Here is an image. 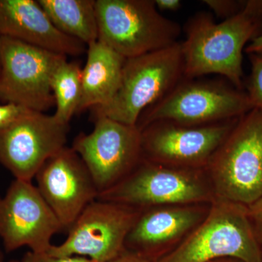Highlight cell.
Masks as SVG:
<instances>
[{"mask_svg": "<svg viewBox=\"0 0 262 262\" xmlns=\"http://www.w3.org/2000/svg\"><path fill=\"white\" fill-rule=\"evenodd\" d=\"M9 262H20V261H18V260H13V261H10Z\"/></svg>", "mask_w": 262, "mask_h": 262, "instance_id": "obj_30", "label": "cell"}, {"mask_svg": "<svg viewBox=\"0 0 262 262\" xmlns=\"http://www.w3.org/2000/svg\"><path fill=\"white\" fill-rule=\"evenodd\" d=\"M184 78L180 42L170 47L127 58L120 88L105 106L91 108L93 119L106 117L136 125L141 114L160 101Z\"/></svg>", "mask_w": 262, "mask_h": 262, "instance_id": "obj_4", "label": "cell"}, {"mask_svg": "<svg viewBox=\"0 0 262 262\" xmlns=\"http://www.w3.org/2000/svg\"><path fill=\"white\" fill-rule=\"evenodd\" d=\"M261 262H262V261H261Z\"/></svg>", "mask_w": 262, "mask_h": 262, "instance_id": "obj_31", "label": "cell"}, {"mask_svg": "<svg viewBox=\"0 0 262 262\" xmlns=\"http://www.w3.org/2000/svg\"><path fill=\"white\" fill-rule=\"evenodd\" d=\"M20 262H96L82 256H54L48 253H34L29 251Z\"/></svg>", "mask_w": 262, "mask_h": 262, "instance_id": "obj_22", "label": "cell"}, {"mask_svg": "<svg viewBox=\"0 0 262 262\" xmlns=\"http://www.w3.org/2000/svg\"><path fill=\"white\" fill-rule=\"evenodd\" d=\"M144 208L96 199L90 203L68 229L67 238L52 246L48 254L82 256L111 262L125 251L127 234Z\"/></svg>", "mask_w": 262, "mask_h": 262, "instance_id": "obj_9", "label": "cell"}, {"mask_svg": "<svg viewBox=\"0 0 262 262\" xmlns=\"http://www.w3.org/2000/svg\"><path fill=\"white\" fill-rule=\"evenodd\" d=\"M155 3L160 12H176L180 10L182 5L180 0H155Z\"/></svg>", "mask_w": 262, "mask_h": 262, "instance_id": "obj_26", "label": "cell"}, {"mask_svg": "<svg viewBox=\"0 0 262 262\" xmlns=\"http://www.w3.org/2000/svg\"><path fill=\"white\" fill-rule=\"evenodd\" d=\"M94 120V130L79 134L72 148L83 160L99 194L121 182L140 163L141 137L136 125L106 117Z\"/></svg>", "mask_w": 262, "mask_h": 262, "instance_id": "obj_11", "label": "cell"}, {"mask_svg": "<svg viewBox=\"0 0 262 262\" xmlns=\"http://www.w3.org/2000/svg\"><path fill=\"white\" fill-rule=\"evenodd\" d=\"M70 125L26 110L0 130V163L15 179L32 181L49 158L65 147Z\"/></svg>", "mask_w": 262, "mask_h": 262, "instance_id": "obj_12", "label": "cell"}, {"mask_svg": "<svg viewBox=\"0 0 262 262\" xmlns=\"http://www.w3.org/2000/svg\"><path fill=\"white\" fill-rule=\"evenodd\" d=\"M38 190L63 229H69L90 203L97 199V187L80 155L66 146L38 170Z\"/></svg>", "mask_w": 262, "mask_h": 262, "instance_id": "obj_14", "label": "cell"}, {"mask_svg": "<svg viewBox=\"0 0 262 262\" xmlns=\"http://www.w3.org/2000/svg\"><path fill=\"white\" fill-rule=\"evenodd\" d=\"M253 108L246 91L227 80L184 78L141 114L136 126L141 130L157 121L202 126L239 118Z\"/></svg>", "mask_w": 262, "mask_h": 262, "instance_id": "obj_6", "label": "cell"}, {"mask_svg": "<svg viewBox=\"0 0 262 262\" xmlns=\"http://www.w3.org/2000/svg\"><path fill=\"white\" fill-rule=\"evenodd\" d=\"M239 118L202 126L151 122L140 130L141 159L172 168L205 169Z\"/></svg>", "mask_w": 262, "mask_h": 262, "instance_id": "obj_10", "label": "cell"}, {"mask_svg": "<svg viewBox=\"0 0 262 262\" xmlns=\"http://www.w3.org/2000/svg\"><path fill=\"white\" fill-rule=\"evenodd\" d=\"M63 55L0 36V100L46 113L55 105L52 75Z\"/></svg>", "mask_w": 262, "mask_h": 262, "instance_id": "obj_8", "label": "cell"}, {"mask_svg": "<svg viewBox=\"0 0 262 262\" xmlns=\"http://www.w3.org/2000/svg\"><path fill=\"white\" fill-rule=\"evenodd\" d=\"M111 262H156L154 260L141 256L138 253L130 252L125 250L122 254Z\"/></svg>", "mask_w": 262, "mask_h": 262, "instance_id": "obj_25", "label": "cell"}, {"mask_svg": "<svg viewBox=\"0 0 262 262\" xmlns=\"http://www.w3.org/2000/svg\"><path fill=\"white\" fill-rule=\"evenodd\" d=\"M0 36L67 57L87 51L83 43L58 30L34 0H0Z\"/></svg>", "mask_w": 262, "mask_h": 262, "instance_id": "obj_16", "label": "cell"}, {"mask_svg": "<svg viewBox=\"0 0 262 262\" xmlns=\"http://www.w3.org/2000/svg\"><path fill=\"white\" fill-rule=\"evenodd\" d=\"M244 52L248 55L251 53H261L262 52V34L255 38L249 44H248L245 48Z\"/></svg>", "mask_w": 262, "mask_h": 262, "instance_id": "obj_27", "label": "cell"}, {"mask_svg": "<svg viewBox=\"0 0 262 262\" xmlns=\"http://www.w3.org/2000/svg\"><path fill=\"white\" fill-rule=\"evenodd\" d=\"M27 108L13 103L0 104V130L8 126Z\"/></svg>", "mask_w": 262, "mask_h": 262, "instance_id": "obj_23", "label": "cell"}, {"mask_svg": "<svg viewBox=\"0 0 262 262\" xmlns=\"http://www.w3.org/2000/svg\"><path fill=\"white\" fill-rule=\"evenodd\" d=\"M215 198L205 169L172 168L144 160L121 182L97 196L139 208L212 203Z\"/></svg>", "mask_w": 262, "mask_h": 262, "instance_id": "obj_7", "label": "cell"}, {"mask_svg": "<svg viewBox=\"0 0 262 262\" xmlns=\"http://www.w3.org/2000/svg\"><path fill=\"white\" fill-rule=\"evenodd\" d=\"M224 258L261 262L262 246L256 238L248 206L215 198L201 225L157 262H211Z\"/></svg>", "mask_w": 262, "mask_h": 262, "instance_id": "obj_3", "label": "cell"}, {"mask_svg": "<svg viewBox=\"0 0 262 262\" xmlns=\"http://www.w3.org/2000/svg\"><path fill=\"white\" fill-rule=\"evenodd\" d=\"M0 262H3V255L1 250H0Z\"/></svg>", "mask_w": 262, "mask_h": 262, "instance_id": "obj_29", "label": "cell"}, {"mask_svg": "<svg viewBox=\"0 0 262 262\" xmlns=\"http://www.w3.org/2000/svg\"><path fill=\"white\" fill-rule=\"evenodd\" d=\"M87 60L82 68V94L77 114L110 103L121 82L126 58L97 40L87 46Z\"/></svg>", "mask_w": 262, "mask_h": 262, "instance_id": "obj_17", "label": "cell"}, {"mask_svg": "<svg viewBox=\"0 0 262 262\" xmlns=\"http://www.w3.org/2000/svg\"><path fill=\"white\" fill-rule=\"evenodd\" d=\"M211 204L144 208L127 234L125 250L158 261L201 225L209 213Z\"/></svg>", "mask_w": 262, "mask_h": 262, "instance_id": "obj_15", "label": "cell"}, {"mask_svg": "<svg viewBox=\"0 0 262 262\" xmlns=\"http://www.w3.org/2000/svg\"><path fill=\"white\" fill-rule=\"evenodd\" d=\"M99 42L126 58L179 42L182 27L157 9L155 0H96Z\"/></svg>", "mask_w": 262, "mask_h": 262, "instance_id": "obj_5", "label": "cell"}, {"mask_svg": "<svg viewBox=\"0 0 262 262\" xmlns=\"http://www.w3.org/2000/svg\"><path fill=\"white\" fill-rule=\"evenodd\" d=\"M203 4L212 10L215 16L224 20L237 15L246 5V1L238 0H203Z\"/></svg>", "mask_w": 262, "mask_h": 262, "instance_id": "obj_21", "label": "cell"}, {"mask_svg": "<svg viewBox=\"0 0 262 262\" xmlns=\"http://www.w3.org/2000/svg\"><path fill=\"white\" fill-rule=\"evenodd\" d=\"M205 170L216 198L248 206L262 198V110L239 117Z\"/></svg>", "mask_w": 262, "mask_h": 262, "instance_id": "obj_2", "label": "cell"}, {"mask_svg": "<svg viewBox=\"0 0 262 262\" xmlns=\"http://www.w3.org/2000/svg\"><path fill=\"white\" fill-rule=\"evenodd\" d=\"M51 88L56 105L53 116L68 124L77 114L82 94V68L77 62L64 58L52 75Z\"/></svg>", "mask_w": 262, "mask_h": 262, "instance_id": "obj_19", "label": "cell"}, {"mask_svg": "<svg viewBox=\"0 0 262 262\" xmlns=\"http://www.w3.org/2000/svg\"><path fill=\"white\" fill-rule=\"evenodd\" d=\"M248 209L256 238L262 246V198L248 206Z\"/></svg>", "mask_w": 262, "mask_h": 262, "instance_id": "obj_24", "label": "cell"}, {"mask_svg": "<svg viewBox=\"0 0 262 262\" xmlns=\"http://www.w3.org/2000/svg\"><path fill=\"white\" fill-rule=\"evenodd\" d=\"M211 262H244L241 261V260L237 259V258H220V259L214 260Z\"/></svg>", "mask_w": 262, "mask_h": 262, "instance_id": "obj_28", "label": "cell"}, {"mask_svg": "<svg viewBox=\"0 0 262 262\" xmlns=\"http://www.w3.org/2000/svg\"><path fill=\"white\" fill-rule=\"evenodd\" d=\"M251 72L244 80V90L253 108L262 110V52L248 54Z\"/></svg>", "mask_w": 262, "mask_h": 262, "instance_id": "obj_20", "label": "cell"}, {"mask_svg": "<svg viewBox=\"0 0 262 262\" xmlns=\"http://www.w3.org/2000/svg\"><path fill=\"white\" fill-rule=\"evenodd\" d=\"M62 229L32 181L15 179L0 198V238L8 252L26 246L32 252L47 253Z\"/></svg>", "mask_w": 262, "mask_h": 262, "instance_id": "obj_13", "label": "cell"}, {"mask_svg": "<svg viewBox=\"0 0 262 262\" xmlns=\"http://www.w3.org/2000/svg\"><path fill=\"white\" fill-rule=\"evenodd\" d=\"M52 23L86 46L98 40L96 0H37Z\"/></svg>", "mask_w": 262, "mask_h": 262, "instance_id": "obj_18", "label": "cell"}, {"mask_svg": "<svg viewBox=\"0 0 262 262\" xmlns=\"http://www.w3.org/2000/svg\"><path fill=\"white\" fill-rule=\"evenodd\" d=\"M184 32V78L215 74L244 90L243 53L262 34V0H246L244 9L221 23L210 13L199 12L187 20Z\"/></svg>", "mask_w": 262, "mask_h": 262, "instance_id": "obj_1", "label": "cell"}]
</instances>
